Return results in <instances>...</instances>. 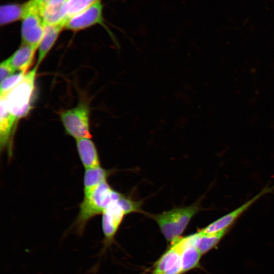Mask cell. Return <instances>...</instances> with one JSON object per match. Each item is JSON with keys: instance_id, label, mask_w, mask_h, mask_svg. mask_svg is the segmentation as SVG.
<instances>
[{"instance_id": "12", "label": "cell", "mask_w": 274, "mask_h": 274, "mask_svg": "<svg viewBox=\"0 0 274 274\" xmlns=\"http://www.w3.org/2000/svg\"><path fill=\"white\" fill-rule=\"evenodd\" d=\"M76 141V147L81 161L86 169L100 166L98 153L91 138H82Z\"/></svg>"}, {"instance_id": "1", "label": "cell", "mask_w": 274, "mask_h": 274, "mask_svg": "<svg viewBox=\"0 0 274 274\" xmlns=\"http://www.w3.org/2000/svg\"><path fill=\"white\" fill-rule=\"evenodd\" d=\"M122 194L106 181L97 186L88 195L84 196L79 204V212L73 226L76 232L81 234L91 218L102 214L112 202L119 199Z\"/></svg>"}, {"instance_id": "4", "label": "cell", "mask_w": 274, "mask_h": 274, "mask_svg": "<svg viewBox=\"0 0 274 274\" xmlns=\"http://www.w3.org/2000/svg\"><path fill=\"white\" fill-rule=\"evenodd\" d=\"M60 119L65 132L76 140L91 138L90 129V112L88 106L80 103L75 108L60 113Z\"/></svg>"}, {"instance_id": "13", "label": "cell", "mask_w": 274, "mask_h": 274, "mask_svg": "<svg viewBox=\"0 0 274 274\" xmlns=\"http://www.w3.org/2000/svg\"><path fill=\"white\" fill-rule=\"evenodd\" d=\"M37 49L30 45L22 43L21 46L9 58L15 71L27 73L32 64Z\"/></svg>"}, {"instance_id": "16", "label": "cell", "mask_w": 274, "mask_h": 274, "mask_svg": "<svg viewBox=\"0 0 274 274\" xmlns=\"http://www.w3.org/2000/svg\"><path fill=\"white\" fill-rule=\"evenodd\" d=\"M113 172L98 166L86 169L83 178L84 196L88 195L99 185L107 181L108 178Z\"/></svg>"}, {"instance_id": "15", "label": "cell", "mask_w": 274, "mask_h": 274, "mask_svg": "<svg viewBox=\"0 0 274 274\" xmlns=\"http://www.w3.org/2000/svg\"><path fill=\"white\" fill-rule=\"evenodd\" d=\"M228 229L211 233H203L198 231L191 234L192 242L200 253L204 254L218 245Z\"/></svg>"}, {"instance_id": "22", "label": "cell", "mask_w": 274, "mask_h": 274, "mask_svg": "<svg viewBox=\"0 0 274 274\" xmlns=\"http://www.w3.org/2000/svg\"><path fill=\"white\" fill-rule=\"evenodd\" d=\"M15 71L10 63L9 58L1 62L0 65V81L2 82L5 79L14 74Z\"/></svg>"}, {"instance_id": "2", "label": "cell", "mask_w": 274, "mask_h": 274, "mask_svg": "<svg viewBox=\"0 0 274 274\" xmlns=\"http://www.w3.org/2000/svg\"><path fill=\"white\" fill-rule=\"evenodd\" d=\"M199 202L174 208L162 213L146 214L158 224L164 238L170 243L181 237L192 218L200 211Z\"/></svg>"}, {"instance_id": "3", "label": "cell", "mask_w": 274, "mask_h": 274, "mask_svg": "<svg viewBox=\"0 0 274 274\" xmlns=\"http://www.w3.org/2000/svg\"><path fill=\"white\" fill-rule=\"evenodd\" d=\"M37 66L25 74L23 80L5 96L8 108L19 120L31 110Z\"/></svg>"}, {"instance_id": "23", "label": "cell", "mask_w": 274, "mask_h": 274, "mask_svg": "<svg viewBox=\"0 0 274 274\" xmlns=\"http://www.w3.org/2000/svg\"><path fill=\"white\" fill-rule=\"evenodd\" d=\"M66 0H30L31 3L32 5L35 6L36 7L38 8V9L48 4L55 2H58V1H64Z\"/></svg>"}, {"instance_id": "8", "label": "cell", "mask_w": 274, "mask_h": 274, "mask_svg": "<svg viewBox=\"0 0 274 274\" xmlns=\"http://www.w3.org/2000/svg\"><path fill=\"white\" fill-rule=\"evenodd\" d=\"M119 199L112 202L101 214V224L105 248L109 246L114 242V237L124 217L126 215L119 202Z\"/></svg>"}, {"instance_id": "17", "label": "cell", "mask_w": 274, "mask_h": 274, "mask_svg": "<svg viewBox=\"0 0 274 274\" xmlns=\"http://www.w3.org/2000/svg\"><path fill=\"white\" fill-rule=\"evenodd\" d=\"M65 27L63 24L45 25V31L38 47V67L56 41L60 31Z\"/></svg>"}, {"instance_id": "18", "label": "cell", "mask_w": 274, "mask_h": 274, "mask_svg": "<svg viewBox=\"0 0 274 274\" xmlns=\"http://www.w3.org/2000/svg\"><path fill=\"white\" fill-rule=\"evenodd\" d=\"M29 9V2L23 4H7L0 10L1 25H5L23 19Z\"/></svg>"}, {"instance_id": "20", "label": "cell", "mask_w": 274, "mask_h": 274, "mask_svg": "<svg viewBox=\"0 0 274 274\" xmlns=\"http://www.w3.org/2000/svg\"><path fill=\"white\" fill-rule=\"evenodd\" d=\"M25 74L18 72L5 79L1 83L0 97H4L23 79Z\"/></svg>"}, {"instance_id": "6", "label": "cell", "mask_w": 274, "mask_h": 274, "mask_svg": "<svg viewBox=\"0 0 274 274\" xmlns=\"http://www.w3.org/2000/svg\"><path fill=\"white\" fill-rule=\"evenodd\" d=\"M96 24H99L106 28L115 45L119 48V43L105 24L100 0L70 19L65 28L68 30L77 31Z\"/></svg>"}, {"instance_id": "21", "label": "cell", "mask_w": 274, "mask_h": 274, "mask_svg": "<svg viewBox=\"0 0 274 274\" xmlns=\"http://www.w3.org/2000/svg\"><path fill=\"white\" fill-rule=\"evenodd\" d=\"M118 201L126 215L133 213H144L142 209L143 202L141 200H134L123 194Z\"/></svg>"}, {"instance_id": "9", "label": "cell", "mask_w": 274, "mask_h": 274, "mask_svg": "<svg viewBox=\"0 0 274 274\" xmlns=\"http://www.w3.org/2000/svg\"><path fill=\"white\" fill-rule=\"evenodd\" d=\"M272 188L273 187L264 188L258 194L237 209L219 218L198 231L203 233H211L229 228L252 204L264 194L271 192Z\"/></svg>"}, {"instance_id": "14", "label": "cell", "mask_w": 274, "mask_h": 274, "mask_svg": "<svg viewBox=\"0 0 274 274\" xmlns=\"http://www.w3.org/2000/svg\"><path fill=\"white\" fill-rule=\"evenodd\" d=\"M202 255L194 245L191 235L185 236V242L181 255L183 273L198 268Z\"/></svg>"}, {"instance_id": "11", "label": "cell", "mask_w": 274, "mask_h": 274, "mask_svg": "<svg viewBox=\"0 0 274 274\" xmlns=\"http://www.w3.org/2000/svg\"><path fill=\"white\" fill-rule=\"evenodd\" d=\"M66 1L52 2L39 9L40 15L45 25L63 24L65 26L67 21Z\"/></svg>"}, {"instance_id": "7", "label": "cell", "mask_w": 274, "mask_h": 274, "mask_svg": "<svg viewBox=\"0 0 274 274\" xmlns=\"http://www.w3.org/2000/svg\"><path fill=\"white\" fill-rule=\"evenodd\" d=\"M0 148L7 150L9 157L13 152V138L18 120L9 110L6 97L0 98Z\"/></svg>"}, {"instance_id": "19", "label": "cell", "mask_w": 274, "mask_h": 274, "mask_svg": "<svg viewBox=\"0 0 274 274\" xmlns=\"http://www.w3.org/2000/svg\"><path fill=\"white\" fill-rule=\"evenodd\" d=\"M99 0H67L66 20L77 15Z\"/></svg>"}, {"instance_id": "5", "label": "cell", "mask_w": 274, "mask_h": 274, "mask_svg": "<svg viewBox=\"0 0 274 274\" xmlns=\"http://www.w3.org/2000/svg\"><path fill=\"white\" fill-rule=\"evenodd\" d=\"M29 2V9L22 19L21 25L22 43L30 45L37 49L43 37L45 25L40 15L39 9Z\"/></svg>"}, {"instance_id": "10", "label": "cell", "mask_w": 274, "mask_h": 274, "mask_svg": "<svg viewBox=\"0 0 274 274\" xmlns=\"http://www.w3.org/2000/svg\"><path fill=\"white\" fill-rule=\"evenodd\" d=\"M185 237H180L170 243L169 248L156 262L151 274H165L173 267L181 263V255Z\"/></svg>"}]
</instances>
